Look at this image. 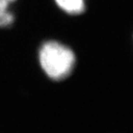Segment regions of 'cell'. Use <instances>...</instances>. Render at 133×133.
Masks as SVG:
<instances>
[{
	"label": "cell",
	"instance_id": "2",
	"mask_svg": "<svg viewBox=\"0 0 133 133\" xmlns=\"http://www.w3.org/2000/svg\"><path fill=\"white\" fill-rule=\"evenodd\" d=\"M58 8L70 15H79L85 10V0H55Z\"/></svg>",
	"mask_w": 133,
	"mask_h": 133
},
{
	"label": "cell",
	"instance_id": "1",
	"mask_svg": "<svg viewBox=\"0 0 133 133\" xmlns=\"http://www.w3.org/2000/svg\"><path fill=\"white\" fill-rule=\"evenodd\" d=\"M38 57L40 66L46 76L56 81L69 77L76 63V56L70 48L52 40L42 44Z\"/></svg>",
	"mask_w": 133,
	"mask_h": 133
},
{
	"label": "cell",
	"instance_id": "3",
	"mask_svg": "<svg viewBox=\"0 0 133 133\" xmlns=\"http://www.w3.org/2000/svg\"><path fill=\"white\" fill-rule=\"evenodd\" d=\"M17 0H0V28H8L13 24L15 17L9 6Z\"/></svg>",
	"mask_w": 133,
	"mask_h": 133
}]
</instances>
